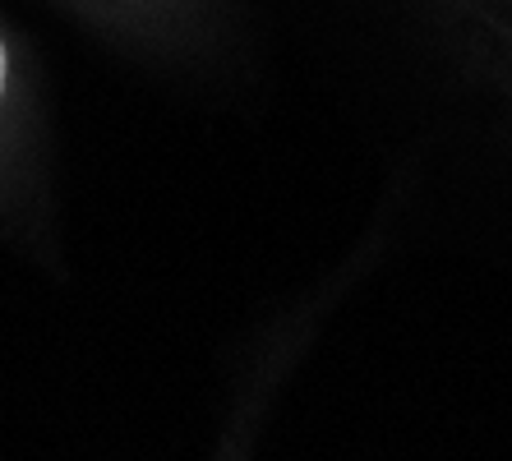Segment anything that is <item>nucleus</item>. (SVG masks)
<instances>
[{
  "mask_svg": "<svg viewBox=\"0 0 512 461\" xmlns=\"http://www.w3.org/2000/svg\"><path fill=\"white\" fill-rule=\"evenodd\" d=\"M0 97H5V47H0Z\"/></svg>",
  "mask_w": 512,
  "mask_h": 461,
  "instance_id": "nucleus-1",
  "label": "nucleus"
}]
</instances>
